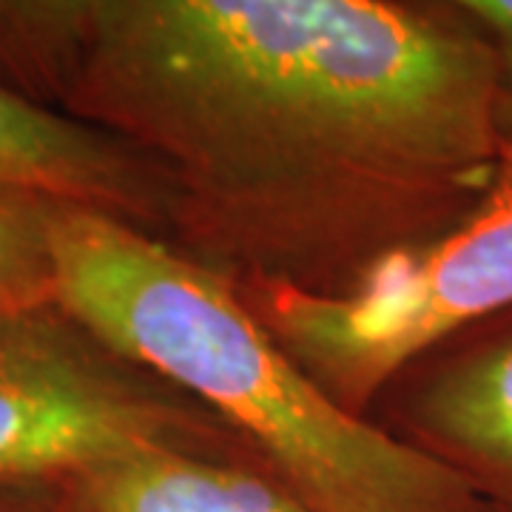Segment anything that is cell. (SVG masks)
Returning a JSON list of instances; mask_svg holds the SVG:
<instances>
[{"label": "cell", "mask_w": 512, "mask_h": 512, "mask_svg": "<svg viewBox=\"0 0 512 512\" xmlns=\"http://www.w3.org/2000/svg\"><path fill=\"white\" fill-rule=\"evenodd\" d=\"M143 450L271 473L217 413L106 345L57 302L0 313V481H83Z\"/></svg>", "instance_id": "3"}, {"label": "cell", "mask_w": 512, "mask_h": 512, "mask_svg": "<svg viewBox=\"0 0 512 512\" xmlns=\"http://www.w3.org/2000/svg\"><path fill=\"white\" fill-rule=\"evenodd\" d=\"M57 305L217 413L316 512H493L456 473L330 399L239 291L83 205L52 222Z\"/></svg>", "instance_id": "2"}, {"label": "cell", "mask_w": 512, "mask_h": 512, "mask_svg": "<svg viewBox=\"0 0 512 512\" xmlns=\"http://www.w3.org/2000/svg\"><path fill=\"white\" fill-rule=\"evenodd\" d=\"M367 421L456 473L493 512H512V308L410 359Z\"/></svg>", "instance_id": "5"}, {"label": "cell", "mask_w": 512, "mask_h": 512, "mask_svg": "<svg viewBox=\"0 0 512 512\" xmlns=\"http://www.w3.org/2000/svg\"><path fill=\"white\" fill-rule=\"evenodd\" d=\"M97 512H316L251 464L143 450L83 478Z\"/></svg>", "instance_id": "7"}, {"label": "cell", "mask_w": 512, "mask_h": 512, "mask_svg": "<svg viewBox=\"0 0 512 512\" xmlns=\"http://www.w3.org/2000/svg\"><path fill=\"white\" fill-rule=\"evenodd\" d=\"M94 0H0V89L63 114L92 32Z\"/></svg>", "instance_id": "8"}, {"label": "cell", "mask_w": 512, "mask_h": 512, "mask_svg": "<svg viewBox=\"0 0 512 512\" xmlns=\"http://www.w3.org/2000/svg\"><path fill=\"white\" fill-rule=\"evenodd\" d=\"M234 288L333 402L367 419L384 384L410 359L512 308V165H498L484 200L453 231L393 256L350 293Z\"/></svg>", "instance_id": "4"}, {"label": "cell", "mask_w": 512, "mask_h": 512, "mask_svg": "<svg viewBox=\"0 0 512 512\" xmlns=\"http://www.w3.org/2000/svg\"><path fill=\"white\" fill-rule=\"evenodd\" d=\"M0 188L83 205L165 239L168 191L143 154L74 117L0 89Z\"/></svg>", "instance_id": "6"}, {"label": "cell", "mask_w": 512, "mask_h": 512, "mask_svg": "<svg viewBox=\"0 0 512 512\" xmlns=\"http://www.w3.org/2000/svg\"><path fill=\"white\" fill-rule=\"evenodd\" d=\"M63 114L154 165L180 254L342 296L476 211L512 89L458 0H94Z\"/></svg>", "instance_id": "1"}, {"label": "cell", "mask_w": 512, "mask_h": 512, "mask_svg": "<svg viewBox=\"0 0 512 512\" xmlns=\"http://www.w3.org/2000/svg\"><path fill=\"white\" fill-rule=\"evenodd\" d=\"M501 163L512 165V126H510V134H507V140H504V148H501Z\"/></svg>", "instance_id": "12"}, {"label": "cell", "mask_w": 512, "mask_h": 512, "mask_svg": "<svg viewBox=\"0 0 512 512\" xmlns=\"http://www.w3.org/2000/svg\"><path fill=\"white\" fill-rule=\"evenodd\" d=\"M63 200L0 188V313L57 302L52 222Z\"/></svg>", "instance_id": "9"}, {"label": "cell", "mask_w": 512, "mask_h": 512, "mask_svg": "<svg viewBox=\"0 0 512 512\" xmlns=\"http://www.w3.org/2000/svg\"><path fill=\"white\" fill-rule=\"evenodd\" d=\"M0 512H97L83 481H0Z\"/></svg>", "instance_id": "10"}, {"label": "cell", "mask_w": 512, "mask_h": 512, "mask_svg": "<svg viewBox=\"0 0 512 512\" xmlns=\"http://www.w3.org/2000/svg\"><path fill=\"white\" fill-rule=\"evenodd\" d=\"M458 3L490 43L504 80L512 89V0H458Z\"/></svg>", "instance_id": "11"}]
</instances>
